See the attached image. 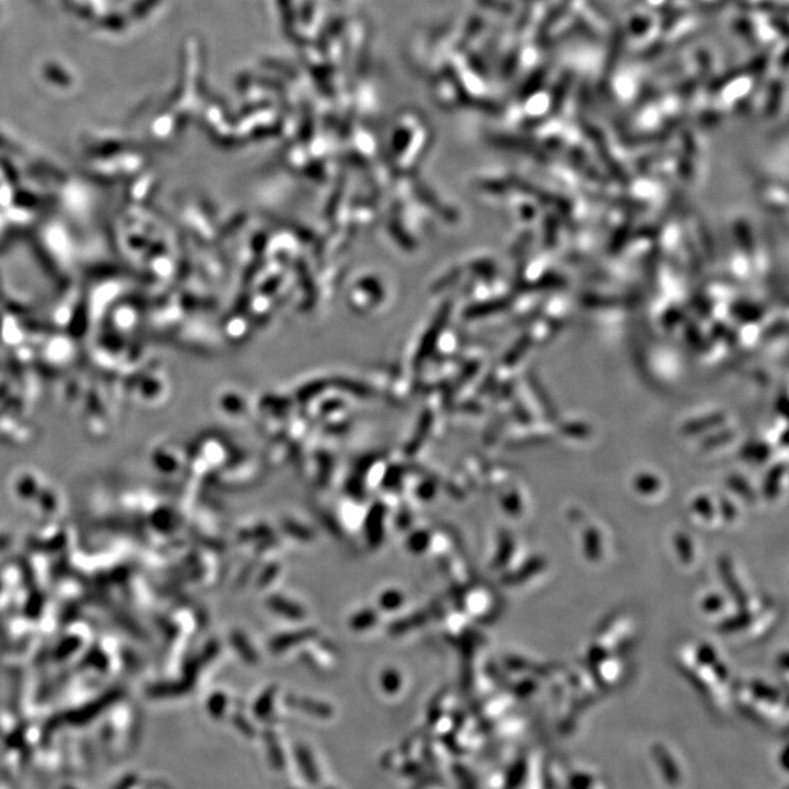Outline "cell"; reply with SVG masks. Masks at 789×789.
Here are the masks:
<instances>
[{"label": "cell", "mask_w": 789, "mask_h": 789, "mask_svg": "<svg viewBox=\"0 0 789 789\" xmlns=\"http://www.w3.org/2000/svg\"><path fill=\"white\" fill-rule=\"evenodd\" d=\"M510 184H512L513 188H516V191H519L521 193L530 196V198H535L540 203L547 205V207H553L564 215H569L573 211V202L569 198H565L563 195L545 191V188H541V187H538L533 183H529L528 180H523V179H519V177H510Z\"/></svg>", "instance_id": "1"}, {"label": "cell", "mask_w": 789, "mask_h": 789, "mask_svg": "<svg viewBox=\"0 0 789 789\" xmlns=\"http://www.w3.org/2000/svg\"><path fill=\"white\" fill-rule=\"evenodd\" d=\"M583 130H585V133L592 139V142H594V145H595V149H596V152H598V156H599V158L603 160V164H604L605 168L608 170V173H610L617 181H619L620 184H629V183H630V177H629V174L626 173V170L620 165V163L617 161V160L611 156V153H610V149H608V145H607L604 133H603L601 130H599L598 128H594V126H589V125H585V129H583Z\"/></svg>", "instance_id": "2"}, {"label": "cell", "mask_w": 789, "mask_h": 789, "mask_svg": "<svg viewBox=\"0 0 789 789\" xmlns=\"http://www.w3.org/2000/svg\"><path fill=\"white\" fill-rule=\"evenodd\" d=\"M568 285V280L557 272H545L535 281H521L518 282V289L521 293H533V291H554L561 289Z\"/></svg>", "instance_id": "3"}, {"label": "cell", "mask_w": 789, "mask_h": 789, "mask_svg": "<svg viewBox=\"0 0 789 789\" xmlns=\"http://www.w3.org/2000/svg\"><path fill=\"white\" fill-rule=\"evenodd\" d=\"M500 144L505 148L509 149H514V151H519L523 156H528L530 158H534L537 161L541 163H547L548 161V156L547 152L542 151L540 146H537L533 142H528L526 139H519V138H513V136H503L500 139Z\"/></svg>", "instance_id": "4"}, {"label": "cell", "mask_w": 789, "mask_h": 789, "mask_svg": "<svg viewBox=\"0 0 789 789\" xmlns=\"http://www.w3.org/2000/svg\"><path fill=\"white\" fill-rule=\"evenodd\" d=\"M533 342H534L533 335H530L529 332H523L516 341L513 342L512 347L505 354V358H503L505 366L506 367L516 366L519 359H522L526 355L528 350L530 348V345H533Z\"/></svg>", "instance_id": "5"}, {"label": "cell", "mask_w": 789, "mask_h": 789, "mask_svg": "<svg viewBox=\"0 0 789 789\" xmlns=\"http://www.w3.org/2000/svg\"><path fill=\"white\" fill-rule=\"evenodd\" d=\"M731 313L741 322L746 323H756L763 319L764 310L763 308L751 301H735L731 306Z\"/></svg>", "instance_id": "6"}, {"label": "cell", "mask_w": 789, "mask_h": 789, "mask_svg": "<svg viewBox=\"0 0 789 789\" xmlns=\"http://www.w3.org/2000/svg\"><path fill=\"white\" fill-rule=\"evenodd\" d=\"M572 82H573V72L568 71L564 72L557 83L554 85L553 88V94H551V111L553 113H558L564 104V100L568 97V92L572 87Z\"/></svg>", "instance_id": "7"}, {"label": "cell", "mask_w": 789, "mask_h": 789, "mask_svg": "<svg viewBox=\"0 0 789 789\" xmlns=\"http://www.w3.org/2000/svg\"><path fill=\"white\" fill-rule=\"evenodd\" d=\"M623 43H624V34L622 29H617L612 41L610 44V50H608V55H607V60H605V74L611 75L612 71L615 69V66L619 64L620 57H622V51H623Z\"/></svg>", "instance_id": "8"}, {"label": "cell", "mask_w": 789, "mask_h": 789, "mask_svg": "<svg viewBox=\"0 0 789 789\" xmlns=\"http://www.w3.org/2000/svg\"><path fill=\"white\" fill-rule=\"evenodd\" d=\"M734 233H735L736 243H739L740 249L747 254H753L756 246H754V238H753V233H751L748 222L744 221V219L736 221L734 224Z\"/></svg>", "instance_id": "9"}, {"label": "cell", "mask_w": 789, "mask_h": 789, "mask_svg": "<svg viewBox=\"0 0 789 789\" xmlns=\"http://www.w3.org/2000/svg\"><path fill=\"white\" fill-rule=\"evenodd\" d=\"M547 74H548L547 67H540V69H537L534 74H530L528 76V79L525 81L523 87L521 88V98L526 100L530 95H534L537 91H540L541 87H542V83L545 82Z\"/></svg>", "instance_id": "10"}, {"label": "cell", "mask_w": 789, "mask_h": 789, "mask_svg": "<svg viewBox=\"0 0 789 789\" xmlns=\"http://www.w3.org/2000/svg\"><path fill=\"white\" fill-rule=\"evenodd\" d=\"M595 198H598L601 202L608 203L610 207H615V208H622V210H629V211H636V212H643L647 205L642 200L638 199H630V198H611V196H598L594 195Z\"/></svg>", "instance_id": "11"}, {"label": "cell", "mask_w": 789, "mask_h": 789, "mask_svg": "<svg viewBox=\"0 0 789 789\" xmlns=\"http://www.w3.org/2000/svg\"><path fill=\"white\" fill-rule=\"evenodd\" d=\"M526 382H528L530 390H533V392L537 394L538 401H540L541 405L545 408V411H548V413H553L554 409H553L551 399H550V397H548V393H547L545 387L542 386V383H541V380H540V377L537 376V373H535V371H528V373H526Z\"/></svg>", "instance_id": "12"}, {"label": "cell", "mask_w": 789, "mask_h": 789, "mask_svg": "<svg viewBox=\"0 0 789 789\" xmlns=\"http://www.w3.org/2000/svg\"><path fill=\"white\" fill-rule=\"evenodd\" d=\"M782 95H783V83L781 81L771 82L769 88V98L766 101V107H764V114L767 117H774L779 111Z\"/></svg>", "instance_id": "13"}, {"label": "cell", "mask_w": 789, "mask_h": 789, "mask_svg": "<svg viewBox=\"0 0 789 789\" xmlns=\"http://www.w3.org/2000/svg\"><path fill=\"white\" fill-rule=\"evenodd\" d=\"M630 235H631V224L630 222H623V224L614 231L608 245V252L611 254H619L626 247Z\"/></svg>", "instance_id": "14"}, {"label": "cell", "mask_w": 789, "mask_h": 789, "mask_svg": "<svg viewBox=\"0 0 789 789\" xmlns=\"http://www.w3.org/2000/svg\"><path fill=\"white\" fill-rule=\"evenodd\" d=\"M557 238H558V219L553 214H548L544 218V224H542V243L545 249H553L557 243Z\"/></svg>", "instance_id": "15"}, {"label": "cell", "mask_w": 789, "mask_h": 789, "mask_svg": "<svg viewBox=\"0 0 789 789\" xmlns=\"http://www.w3.org/2000/svg\"><path fill=\"white\" fill-rule=\"evenodd\" d=\"M666 138H668V133H664V132L638 133V135L626 136L623 144H624L626 146H640V145H649V144L664 142Z\"/></svg>", "instance_id": "16"}, {"label": "cell", "mask_w": 789, "mask_h": 789, "mask_svg": "<svg viewBox=\"0 0 789 789\" xmlns=\"http://www.w3.org/2000/svg\"><path fill=\"white\" fill-rule=\"evenodd\" d=\"M512 306V300L505 297V299H497V300H491L488 303H483L476 306L475 308H472V315H478V316H484V315H491V313H499V312H505L507 308Z\"/></svg>", "instance_id": "17"}, {"label": "cell", "mask_w": 789, "mask_h": 789, "mask_svg": "<svg viewBox=\"0 0 789 789\" xmlns=\"http://www.w3.org/2000/svg\"><path fill=\"white\" fill-rule=\"evenodd\" d=\"M582 304L591 308H612L620 306V300L610 296H599V294H585L580 297Z\"/></svg>", "instance_id": "18"}, {"label": "cell", "mask_w": 789, "mask_h": 789, "mask_svg": "<svg viewBox=\"0 0 789 789\" xmlns=\"http://www.w3.org/2000/svg\"><path fill=\"white\" fill-rule=\"evenodd\" d=\"M533 242H534V231L525 230V231L519 235V238L516 240V243H514V246L512 247V256L516 257V259H519V257L522 259L523 254L528 252L529 246L533 245Z\"/></svg>", "instance_id": "19"}, {"label": "cell", "mask_w": 789, "mask_h": 789, "mask_svg": "<svg viewBox=\"0 0 789 789\" xmlns=\"http://www.w3.org/2000/svg\"><path fill=\"white\" fill-rule=\"evenodd\" d=\"M685 336H687L689 344L696 348V350H706V341L703 338V335L700 334V331L697 329V326L693 323H687L685 324Z\"/></svg>", "instance_id": "20"}, {"label": "cell", "mask_w": 789, "mask_h": 789, "mask_svg": "<svg viewBox=\"0 0 789 789\" xmlns=\"http://www.w3.org/2000/svg\"><path fill=\"white\" fill-rule=\"evenodd\" d=\"M786 328H788L786 320H778L775 323H771L769 328L763 332V338L767 339V341L779 338V336L786 334Z\"/></svg>", "instance_id": "21"}, {"label": "cell", "mask_w": 789, "mask_h": 789, "mask_svg": "<svg viewBox=\"0 0 789 789\" xmlns=\"http://www.w3.org/2000/svg\"><path fill=\"white\" fill-rule=\"evenodd\" d=\"M649 28H650V21L647 18H642V16H636V18H633L630 22V31L634 34V36H643Z\"/></svg>", "instance_id": "22"}, {"label": "cell", "mask_w": 789, "mask_h": 789, "mask_svg": "<svg viewBox=\"0 0 789 789\" xmlns=\"http://www.w3.org/2000/svg\"><path fill=\"white\" fill-rule=\"evenodd\" d=\"M693 170H694V168H693V164H692L690 157L684 156V153H682V157H681L680 161H678V173H680L681 179L690 180L692 176H693Z\"/></svg>", "instance_id": "23"}, {"label": "cell", "mask_w": 789, "mask_h": 789, "mask_svg": "<svg viewBox=\"0 0 789 789\" xmlns=\"http://www.w3.org/2000/svg\"><path fill=\"white\" fill-rule=\"evenodd\" d=\"M681 319H682V313L678 310L677 307H671V308H668L665 316H664V324L666 326L668 329H670L671 326H675Z\"/></svg>", "instance_id": "24"}, {"label": "cell", "mask_w": 789, "mask_h": 789, "mask_svg": "<svg viewBox=\"0 0 789 789\" xmlns=\"http://www.w3.org/2000/svg\"><path fill=\"white\" fill-rule=\"evenodd\" d=\"M700 234H701L703 247H705V250H706V253H708V256H709V259H713V254H715V253H713V252H715V249H713V242H712V238H711V235H709V234H711L709 230H706V227L703 226V224H700Z\"/></svg>", "instance_id": "25"}, {"label": "cell", "mask_w": 789, "mask_h": 789, "mask_svg": "<svg viewBox=\"0 0 789 789\" xmlns=\"http://www.w3.org/2000/svg\"><path fill=\"white\" fill-rule=\"evenodd\" d=\"M720 122V114L716 111H706L700 116V125H703L705 128H712L716 126Z\"/></svg>", "instance_id": "26"}, {"label": "cell", "mask_w": 789, "mask_h": 789, "mask_svg": "<svg viewBox=\"0 0 789 789\" xmlns=\"http://www.w3.org/2000/svg\"><path fill=\"white\" fill-rule=\"evenodd\" d=\"M735 28H736V31H739L740 34H743V36H744L747 40H753V39H754V36H753L754 29H753V25L750 24V21H747V20L736 21Z\"/></svg>", "instance_id": "27"}, {"label": "cell", "mask_w": 789, "mask_h": 789, "mask_svg": "<svg viewBox=\"0 0 789 789\" xmlns=\"http://www.w3.org/2000/svg\"><path fill=\"white\" fill-rule=\"evenodd\" d=\"M694 90H696V82H694V81H689L687 83H682V85H681V87L678 88V92H680V95H682V97H690Z\"/></svg>", "instance_id": "28"}, {"label": "cell", "mask_w": 789, "mask_h": 789, "mask_svg": "<svg viewBox=\"0 0 789 789\" xmlns=\"http://www.w3.org/2000/svg\"><path fill=\"white\" fill-rule=\"evenodd\" d=\"M522 210H523V211H522V217H523V218H526V219H530V218H533V217L535 215V211H534V208L528 207V205H523Z\"/></svg>", "instance_id": "29"}]
</instances>
